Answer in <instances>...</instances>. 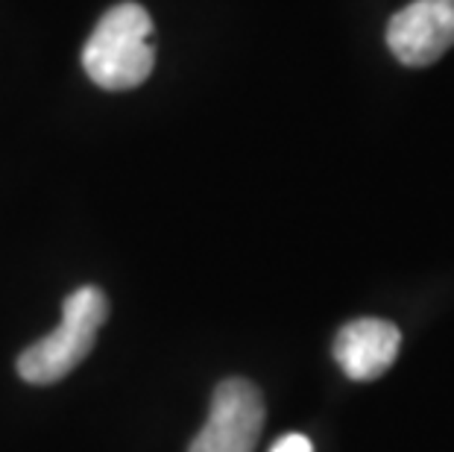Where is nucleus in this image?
Wrapping results in <instances>:
<instances>
[{
	"label": "nucleus",
	"instance_id": "6",
	"mask_svg": "<svg viewBox=\"0 0 454 452\" xmlns=\"http://www.w3.org/2000/svg\"><path fill=\"white\" fill-rule=\"evenodd\" d=\"M270 452H314V444L305 435L294 432V435H285L282 440H276Z\"/></svg>",
	"mask_w": 454,
	"mask_h": 452
},
{
	"label": "nucleus",
	"instance_id": "4",
	"mask_svg": "<svg viewBox=\"0 0 454 452\" xmlns=\"http://www.w3.org/2000/svg\"><path fill=\"white\" fill-rule=\"evenodd\" d=\"M390 53L408 68H425L454 47V0H413L387 24Z\"/></svg>",
	"mask_w": 454,
	"mask_h": 452
},
{
	"label": "nucleus",
	"instance_id": "2",
	"mask_svg": "<svg viewBox=\"0 0 454 452\" xmlns=\"http://www.w3.org/2000/svg\"><path fill=\"white\" fill-rule=\"evenodd\" d=\"M109 317V300L98 285H82L62 305V323L18 355V373L30 385H53L65 379L98 341Z\"/></svg>",
	"mask_w": 454,
	"mask_h": 452
},
{
	"label": "nucleus",
	"instance_id": "5",
	"mask_svg": "<svg viewBox=\"0 0 454 452\" xmlns=\"http://www.w3.org/2000/svg\"><path fill=\"white\" fill-rule=\"evenodd\" d=\"M402 347V332L390 321L361 317L346 323L334 338V361L355 382H372L384 377Z\"/></svg>",
	"mask_w": 454,
	"mask_h": 452
},
{
	"label": "nucleus",
	"instance_id": "1",
	"mask_svg": "<svg viewBox=\"0 0 454 452\" xmlns=\"http://www.w3.org/2000/svg\"><path fill=\"white\" fill-rule=\"evenodd\" d=\"M150 12L138 4H118L106 12L82 47V68L103 91H129L153 74Z\"/></svg>",
	"mask_w": 454,
	"mask_h": 452
},
{
	"label": "nucleus",
	"instance_id": "3",
	"mask_svg": "<svg viewBox=\"0 0 454 452\" xmlns=\"http://www.w3.org/2000/svg\"><path fill=\"white\" fill-rule=\"evenodd\" d=\"M264 426V397L249 379H226L217 385L211 415L188 452H255Z\"/></svg>",
	"mask_w": 454,
	"mask_h": 452
}]
</instances>
